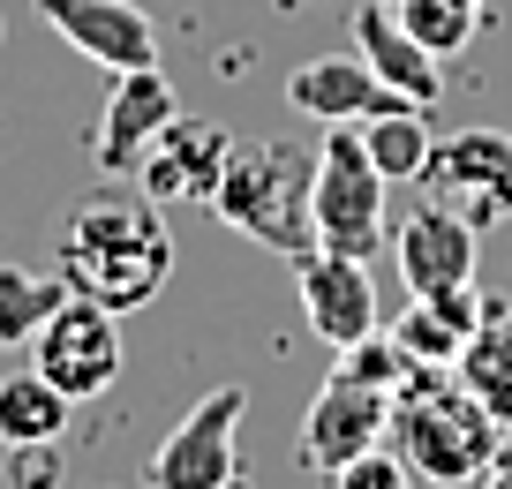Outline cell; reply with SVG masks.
<instances>
[{"label":"cell","mask_w":512,"mask_h":489,"mask_svg":"<svg viewBox=\"0 0 512 489\" xmlns=\"http://www.w3.org/2000/svg\"><path fill=\"white\" fill-rule=\"evenodd\" d=\"M166 271H174V234H166L159 204H151L144 189L76 204V219L61 226V279H68V294L106 301L113 316L144 309V301L166 286Z\"/></svg>","instance_id":"1"},{"label":"cell","mask_w":512,"mask_h":489,"mask_svg":"<svg viewBox=\"0 0 512 489\" xmlns=\"http://www.w3.org/2000/svg\"><path fill=\"white\" fill-rule=\"evenodd\" d=\"M482 316H490V301H482L475 279H467V286H445V294H415V309L392 316V332H400V347L415 354V362L452 369V362H460V347L475 339Z\"/></svg>","instance_id":"16"},{"label":"cell","mask_w":512,"mask_h":489,"mask_svg":"<svg viewBox=\"0 0 512 489\" xmlns=\"http://www.w3.org/2000/svg\"><path fill=\"white\" fill-rule=\"evenodd\" d=\"M8 482L16 489L61 482V452H53V444H8Z\"/></svg>","instance_id":"23"},{"label":"cell","mask_w":512,"mask_h":489,"mask_svg":"<svg viewBox=\"0 0 512 489\" xmlns=\"http://www.w3.org/2000/svg\"><path fill=\"white\" fill-rule=\"evenodd\" d=\"M354 53L377 68V83H392V91L415 98V106H437V91H445V76H437V53L422 46V38L407 31V23L392 16L384 0L354 8Z\"/></svg>","instance_id":"15"},{"label":"cell","mask_w":512,"mask_h":489,"mask_svg":"<svg viewBox=\"0 0 512 489\" xmlns=\"http://www.w3.org/2000/svg\"><path fill=\"white\" fill-rule=\"evenodd\" d=\"M241 414H249V392H241V384L204 392L174 429H166L159 452H151V467H144L151 489H226V482L241 474V459H234Z\"/></svg>","instance_id":"7"},{"label":"cell","mask_w":512,"mask_h":489,"mask_svg":"<svg viewBox=\"0 0 512 489\" xmlns=\"http://www.w3.org/2000/svg\"><path fill=\"white\" fill-rule=\"evenodd\" d=\"M332 482H347V489H392V482H407V467H400V452H362V459H347Z\"/></svg>","instance_id":"24"},{"label":"cell","mask_w":512,"mask_h":489,"mask_svg":"<svg viewBox=\"0 0 512 489\" xmlns=\"http://www.w3.org/2000/svg\"><path fill=\"white\" fill-rule=\"evenodd\" d=\"M384 444L400 452L407 482H482V474L497 467L505 429L490 422V407H482L452 369L422 362L415 377L392 392V429H384Z\"/></svg>","instance_id":"2"},{"label":"cell","mask_w":512,"mask_h":489,"mask_svg":"<svg viewBox=\"0 0 512 489\" xmlns=\"http://www.w3.org/2000/svg\"><path fill=\"white\" fill-rule=\"evenodd\" d=\"M174 113H181V106H174V83L159 76V61L121 68V76H113V98H106V121H98V136H91L98 174L128 181V174H136V158H144V143L159 136Z\"/></svg>","instance_id":"11"},{"label":"cell","mask_w":512,"mask_h":489,"mask_svg":"<svg viewBox=\"0 0 512 489\" xmlns=\"http://www.w3.org/2000/svg\"><path fill=\"white\" fill-rule=\"evenodd\" d=\"M309 196H317V151H302V143H234L219 189H211V211L234 234L264 241V249L302 256L317 249Z\"/></svg>","instance_id":"3"},{"label":"cell","mask_w":512,"mask_h":489,"mask_svg":"<svg viewBox=\"0 0 512 489\" xmlns=\"http://www.w3.org/2000/svg\"><path fill=\"white\" fill-rule=\"evenodd\" d=\"M415 369H422V362L400 347V332H362V339H347V347H339V377L377 384V392H400Z\"/></svg>","instance_id":"22"},{"label":"cell","mask_w":512,"mask_h":489,"mask_svg":"<svg viewBox=\"0 0 512 489\" xmlns=\"http://www.w3.org/2000/svg\"><path fill=\"white\" fill-rule=\"evenodd\" d=\"M452 377H460L467 392L490 407V422H497V429H512V309H505V301H490V316H482L475 339L460 347Z\"/></svg>","instance_id":"17"},{"label":"cell","mask_w":512,"mask_h":489,"mask_svg":"<svg viewBox=\"0 0 512 489\" xmlns=\"http://www.w3.org/2000/svg\"><path fill=\"white\" fill-rule=\"evenodd\" d=\"M369 143V158H377L384 181H415L422 158H430L437 128H430V106H392V113H369V121H354Z\"/></svg>","instance_id":"19"},{"label":"cell","mask_w":512,"mask_h":489,"mask_svg":"<svg viewBox=\"0 0 512 489\" xmlns=\"http://www.w3.org/2000/svg\"><path fill=\"white\" fill-rule=\"evenodd\" d=\"M422 196L445 211H460L467 226H497L512 219V136L505 128H452V136L430 143L422 158Z\"/></svg>","instance_id":"5"},{"label":"cell","mask_w":512,"mask_h":489,"mask_svg":"<svg viewBox=\"0 0 512 489\" xmlns=\"http://www.w3.org/2000/svg\"><path fill=\"white\" fill-rule=\"evenodd\" d=\"M392 256H400L407 294H445V286L475 279V226L422 196V211L400 219V234H392Z\"/></svg>","instance_id":"14"},{"label":"cell","mask_w":512,"mask_h":489,"mask_svg":"<svg viewBox=\"0 0 512 489\" xmlns=\"http://www.w3.org/2000/svg\"><path fill=\"white\" fill-rule=\"evenodd\" d=\"M392 16H400L437 61H452V53H467V38L482 31V0H400Z\"/></svg>","instance_id":"21"},{"label":"cell","mask_w":512,"mask_h":489,"mask_svg":"<svg viewBox=\"0 0 512 489\" xmlns=\"http://www.w3.org/2000/svg\"><path fill=\"white\" fill-rule=\"evenodd\" d=\"M384 8H400V0H384Z\"/></svg>","instance_id":"26"},{"label":"cell","mask_w":512,"mask_h":489,"mask_svg":"<svg viewBox=\"0 0 512 489\" xmlns=\"http://www.w3.org/2000/svg\"><path fill=\"white\" fill-rule=\"evenodd\" d=\"M31 354H38V369L83 407V399L113 392V377H121V316H113L106 301H91V294H68L61 309L38 324Z\"/></svg>","instance_id":"6"},{"label":"cell","mask_w":512,"mask_h":489,"mask_svg":"<svg viewBox=\"0 0 512 489\" xmlns=\"http://www.w3.org/2000/svg\"><path fill=\"white\" fill-rule=\"evenodd\" d=\"M384 189L392 181L377 174L362 128L354 121H324V143H317V196H309V219H317V249H339V256H377L392 219H384Z\"/></svg>","instance_id":"4"},{"label":"cell","mask_w":512,"mask_h":489,"mask_svg":"<svg viewBox=\"0 0 512 489\" xmlns=\"http://www.w3.org/2000/svg\"><path fill=\"white\" fill-rule=\"evenodd\" d=\"M226 158H234V136H226L219 121L174 113V121L144 143V158H136V174H128V181H136L151 204H211Z\"/></svg>","instance_id":"8"},{"label":"cell","mask_w":512,"mask_h":489,"mask_svg":"<svg viewBox=\"0 0 512 489\" xmlns=\"http://www.w3.org/2000/svg\"><path fill=\"white\" fill-rule=\"evenodd\" d=\"M490 474H512V429H505V444H497V467Z\"/></svg>","instance_id":"25"},{"label":"cell","mask_w":512,"mask_h":489,"mask_svg":"<svg viewBox=\"0 0 512 489\" xmlns=\"http://www.w3.org/2000/svg\"><path fill=\"white\" fill-rule=\"evenodd\" d=\"M294 279H302V316L324 347H347V339L377 332V286H369L362 256L339 249H302L294 256Z\"/></svg>","instance_id":"10"},{"label":"cell","mask_w":512,"mask_h":489,"mask_svg":"<svg viewBox=\"0 0 512 489\" xmlns=\"http://www.w3.org/2000/svg\"><path fill=\"white\" fill-rule=\"evenodd\" d=\"M38 16L53 23V31L68 38V46L83 53V61L98 68H144L159 61V38H151V16L136 8V0H38Z\"/></svg>","instance_id":"12"},{"label":"cell","mask_w":512,"mask_h":489,"mask_svg":"<svg viewBox=\"0 0 512 489\" xmlns=\"http://www.w3.org/2000/svg\"><path fill=\"white\" fill-rule=\"evenodd\" d=\"M68 407H76V399H68L46 369L0 377V444H61Z\"/></svg>","instance_id":"18"},{"label":"cell","mask_w":512,"mask_h":489,"mask_svg":"<svg viewBox=\"0 0 512 489\" xmlns=\"http://www.w3.org/2000/svg\"><path fill=\"white\" fill-rule=\"evenodd\" d=\"M68 301V279H38L23 264H0V347H31L38 324Z\"/></svg>","instance_id":"20"},{"label":"cell","mask_w":512,"mask_h":489,"mask_svg":"<svg viewBox=\"0 0 512 489\" xmlns=\"http://www.w3.org/2000/svg\"><path fill=\"white\" fill-rule=\"evenodd\" d=\"M384 429H392V392H377V384H354L332 369V384H324L317 399H309L302 414V459L317 474H339L347 459L377 452Z\"/></svg>","instance_id":"9"},{"label":"cell","mask_w":512,"mask_h":489,"mask_svg":"<svg viewBox=\"0 0 512 489\" xmlns=\"http://www.w3.org/2000/svg\"><path fill=\"white\" fill-rule=\"evenodd\" d=\"M287 106L309 113V121H369V113L415 106V98L377 83V68H369L362 53H317V61H302L287 76Z\"/></svg>","instance_id":"13"}]
</instances>
